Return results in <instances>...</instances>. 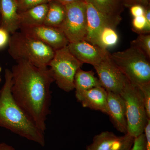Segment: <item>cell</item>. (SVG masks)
Here are the masks:
<instances>
[{
    "label": "cell",
    "mask_w": 150,
    "mask_h": 150,
    "mask_svg": "<svg viewBox=\"0 0 150 150\" xmlns=\"http://www.w3.org/2000/svg\"><path fill=\"white\" fill-rule=\"evenodd\" d=\"M11 71L14 99L45 133L50 114L51 86L54 80L49 68H39L25 60L16 61Z\"/></svg>",
    "instance_id": "6da1fadb"
},
{
    "label": "cell",
    "mask_w": 150,
    "mask_h": 150,
    "mask_svg": "<svg viewBox=\"0 0 150 150\" xmlns=\"http://www.w3.org/2000/svg\"><path fill=\"white\" fill-rule=\"evenodd\" d=\"M12 85L11 71L6 69L4 83L0 90V126L44 146L45 133L14 99L11 93Z\"/></svg>",
    "instance_id": "7a4b0ae2"
},
{
    "label": "cell",
    "mask_w": 150,
    "mask_h": 150,
    "mask_svg": "<svg viewBox=\"0 0 150 150\" xmlns=\"http://www.w3.org/2000/svg\"><path fill=\"white\" fill-rule=\"evenodd\" d=\"M8 53L15 61L25 60L39 68L48 67L55 50L45 43L21 32L12 34Z\"/></svg>",
    "instance_id": "3957f363"
},
{
    "label": "cell",
    "mask_w": 150,
    "mask_h": 150,
    "mask_svg": "<svg viewBox=\"0 0 150 150\" xmlns=\"http://www.w3.org/2000/svg\"><path fill=\"white\" fill-rule=\"evenodd\" d=\"M112 62L128 80L136 86L150 83V58L139 48L132 46L110 55Z\"/></svg>",
    "instance_id": "277c9868"
},
{
    "label": "cell",
    "mask_w": 150,
    "mask_h": 150,
    "mask_svg": "<svg viewBox=\"0 0 150 150\" xmlns=\"http://www.w3.org/2000/svg\"><path fill=\"white\" fill-rule=\"evenodd\" d=\"M126 107L127 133L135 138L143 134L148 119L142 93L137 86L128 81L120 93Z\"/></svg>",
    "instance_id": "5b68a950"
},
{
    "label": "cell",
    "mask_w": 150,
    "mask_h": 150,
    "mask_svg": "<svg viewBox=\"0 0 150 150\" xmlns=\"http://www.w3.org/2000/svg\"><path fill=\"white\" fill-rule=\"evenodd\" d=\"M83 64L71 53L68 46L56 50L48 67L54 81L66 92L74 89V80L77 71Z\"/></svg>",
    "instance_id": "8992f818"
},
{
    "label": "cell",
    "mask_w": 150,
    "mask_h": 150,
    "mask_svg": "<svg viewBox=\"0 0 150 150\" xmlns=\"http://www.w3.org/2000/svg\"><path fill=\"white\" fill-rule=\"evenodd\" d=\"M65 6L66 18L60 29L69 43L84 40L87 32L86 2L83 0Z\"/></svg>",
    "instance_id": "52a82bcc"
},
{
    "label": "cell",
    "mask_w": 150,
    "mask_h": 150,
    "mask_svg": "<svg viewBox=\"0 0 150 150\" xmlns=\"http://www.w3.org/2000/svg\"><path fill=\"white\" fill-rule=\"evenodd\" d=\"M110 55L93 67L101 86L107 92L120 94L129 80L112 62Z\"/></svg>",
    "instance_id": "ba28073f"
},
{
    "label": "cell",
    "mask_w": 150,
    "mask_h": 150,
    "mask_svg": "<svg viewBox=\"0 0 150 150\" xmlns=\"http://www.w3.org/2000/svg\"><path fill=\"white\" fill-rule=\"evenodd\" d=\"M86 2L87 32L84 40L97 46L98 35L103 28L106 26L116 28L122 20V18L103 13L90 3Z\"/></svg>",
    "instance_id": "9c48e42d"
},
{
    "label": "cell",
    "mask_w": 150,
    "mask_h": 150,
    "mask_svg": "<svg viewBox=\"0 0 150 150\" xmlns=\"http://www.w3.org/2000/svg\"><path fill=\"white\" fill-rule=\"evenodd\" d=\"M21 31L50 46L55 51L69 43L64 33L59 28L42 25L29 28H21Z\"/></svg>",
    "instance_id": "30bf717a"
},
{
    "label": "cell",
    "mask_w": 150,
    "mask_h": 150,
    "mask_svg": "<svg viewBox=\"0 0 150 150\" xmlns=\"http://www.w3.org/2000/svg\"><path fill=\"white\" fill-rule=\"evenodd\" d=\"M68 47L71 53L82 64L93 66L99 64L110 54L107 49L93 45L85 40L69 43Z\"/></svg>",
    "instance_id": "8fae6325"
},
{
    "label": "cell",
    "mask_w": 150,
    "mask_h": 150,
    "mask_svg": "<svg viewBox=\"0 0 150 150\" xmlns=\"http://www.w3.org/2000/svg\"><path fill=\"white\" fill-rule=\"evenodd\" d=\"M108 114L117 131L127 134L126 107L125 103L120 94L108 92Z\"/></svg>",
    "instance_id": "7c38bea8"
},
{
    "label": "cell",
    "mask_w": 150,
    "mask_h": 150,
    "mask_svg": "<svg viewBox=\"0 0 150 150\" xmlns=\"http://www.w3.org/2000/svg\"><path fill=\"white\" fill-rule=\"evenodd\" d=\"M76 98L83 107L108 114V92L102 86L75 93Z\"/></svg>",
    "instance_id": "4fadbf2b"
},
{
    "label": "cell",
    "mask_w": 150,
    "mask_h": 150,
    "mask_svg": "<svg viewBox=\"0 0 150 150\" xmlns=\"http://www.w3.org/2000/svg\"><path fill=\"white\" fill-rule=\"evenodd\" d=\"M1 25L10 34L20 29L19 13L17 0H0Z\"/></svg>",
    "instance_id": "5bb4252c"
},
{
    "label": "cell",
    "mask_w": 150,
    "mask_h": 150,
    "mask_svg": "<svg viewBox=\"0 0 150 150\" xmlns=\"http://www.w3.org/2000/svg\"><path fill=\"white\" fill-rule=\"evenodd\" d=\"M48 7V4H43L19 12L20 28H29L43 25Z\"/></svg>",
    "instance_id": "9a60e30c"
},
{
    "label": "cell",
    "mask_w": 150,
    "mask_h": 150,
    "mask_svg": "<svg viewBox=\"0 0 150 150\" xmlns=\"http://www.w3.org/2000/svg\"><path fill=\"white\" fill-rule=\"evenodd\" d=\"M48 4V11L43 25L61 28L66 18L65 6L56 0H53Z\"/></svg>",
    "instance_id": "2e32d148"
},
{
    "label": "cell",
    "mask_w": 150,
    "mask_h": 150,
    "mask_svg": "<svg viewBox=\"0 0 150 150\" xmlns=\"http://www.w3.org/2000/svg\"><path fill=\"white\" fill-rule=\"evenodd\" d=\"M75 93L88 90L97 86H101L98 78L93 71H85L80 68L77 71L74 80Z\"/></svg>",
    "instance_id": "e0dca14e"
},
{
    "label": "cell",
    "mask_w": 150,
    "mask_h": 150,
    "mask_svg": "<svg viewBox=\"0 0 150 150\" xmlns=\"http://www.w3.org/2000/svg\"><path fill=\"white\" fill-rule=\"evenodd\" d=\"M120 138L112 132H103L94 137L92 143L87 146L86 150H108Z\"/></svg>",
    "instance_id": "ac0fdd59"
},
{
    "label": "cell",
    "mask_w": 150,
    "mask_h": 150,
    "mask_svg": "<svg viewBox=\"0 0 150 150\" xmlns=\"http://www.w3.org/2000/svg\"><path fill=\"white\" fill-rule=\"evenodd\" d=\"M103 13L121 16L123 9L122 0H85Z\"/></svg>",
    "instance_id": "d6986e66"
},
{
    "label": "cell",
    "mask_w": 150,
    "mask_h": 150,
    "mask_svg": "<svg viewBox=\"0 0 150 150\" xmlns=\"http://www.w3.org/2000/svg\"><path fill=\"white\" fill-rule=\"evenodd\" d=\"M114 28L106 26L100 33L97 46L103 49L115 46L118 41V36Z\"/></svg>",
    "instance_id": "ffe728a7"
},
{
    "label": "cell",
    "mask_w": 150,
    "mask_h": 150,
    "mask_svg": "<svg viewBox=\"0 0 150 150\" xmlns=\"http://www.w3.org/2000/svg\"><path fill=\"white\" fill-rule=\"evenodd\" d=\"M131 45L139 48L150 58V34H140L135 40L131 41Z\"/></svg>",
    "instance_id": "44dd1931"
},
{
    "label": "cell",
    "mask_w": 150,
    "mask_h": 150,
    "mask_svg": "<svg viewBox=\"0 0 150 150\" xmlns=\"http://www.w3.org/2000/svg\"><path fill=\"white\" fill-rule=\"evenodd\" d=\"M134 138L126 134L120 137L119 139L113 146L107 150H126L129 147L132 146Z\"/></svg>",
    "instance_id": "7402d4cb"
},
{
    "label": "cell",
    "mask_w": 150,
    "mask_h": 150,
    "mask_svg": "<svg viewBox=\"0 0 150 150\" xmlns=\"http://www.w3.org/2000/svg\"><path fill=\"white\" fill-rule=\"evenodd\" d=\"M137 86L142 93L148 118L150 119V83Z\"/></svg>",
    "instance_id": "603a6c76"
},
{
    "label": "cell",
    "mask_w": 150,
    "mask_h": 150,
    "mask_svg": "<svg viewBox=\"0 0 150 150\" xmlns=\"http://www.w3.org/2000/svg\"><path fill=\"white\" fill-rule=\"evenodd\" d=\"M53 0H18L19 13L43 4H48Z\"/></svg>",
    "instance_id": "cb8c5ba5"
},
{
    "label": "cell",
    "mask_w": 150,
    "mask_h": 150,
    "mask_svg": "<svg viewBox=\"0 0 150 150\" xmlns=\"http://www.w3.org/2000/svg\"><path fill=\"white\" fill-rule=\"evenodd\" d=\"M132 30L140 34H144L146 27L147 23L144 15L133 18L132 22Z\"/></svg>",
    "instance_id": "d4e9b609"
},
{
    "label": "cell",
    "mask_w": 150,
    "mask_h": 150,
    "mask_svg": "<svg viewBox=\"0 0 150 150\" xmlns=\"http://www.w3.org/2000/svg\"><path fill=\"white\" fill-rule=\"evenodd\" d=\"M146 142L144 133L134 138V142L130 150H146Z\"/></svg>",
    "instance_id": "484cf974"
},
{
    "label": "cell",
    "mask_w": 150,
    "mask_h": 150,
    "mask_svg": "<svg viewBox=\"0 0 150 150\" xmlns=\"http://www.w3.org/2000/svg\"><path fill=\"white\" fill-rule=\"evenodd\" d=\"M10 34L6 30L0 26V50L8 45L11 37Z\"/></svg>",
    "instance_id": "4316f807"
},
{
    "label": "cell",
    "mask_w": 150,
    "mask_h": 150,
    "mask_svg": "<svg viewBox=\"0 0 150 150\" xmlns=\"http://www.w3.org/2000/svg\"><path fill=\"white\" fill-rule=\"evenodd\" d=\"M123 6L130 8L134 5H140L146 7L150 6V0H123Z\"/></svg>",
    "instance_id": "83f0119b"
},
{
    "label": "cell",
    "mask_w": 150,
    "mask_h": 150,
    "mask_svg": "<svg viewBox=\"0 0 150 150\" xmlns=\"http://www.w3.org/2000/svg\"><path fill=\"white\" fill-rule=\"evenodd\" d=\"M130 12L133 18L144 15L145 7L140 5H134L130 7Z\"/></svg>",
    "instance_id": "f1b7e54d"
},
{
    "label": "cell",
    "mask_w": 150,
    "mask_h": 150,
    "mask_svg": "<svg viewBox=\"0 0 150 150\" xmlns=\"http://www.w3.org/2000/svg\"><path fill=\"white\" fill-rule=\"evenodd\" d=\"M144 133L146 137V150H150V119H148L147 123L145 127Z\"/></svg>",
    "instance_id": "f546056e"
},
{
    "label": "cell",
    "mask_w": 150,
    "mask_h": 150,
    "mask_svg": "<svg viewBox=\"0 0 150 150\" xmlns=\"http://www.w3.org/2000/svg\"><path fill=\"white\" fill-rule=\"evenodd\" d=\"M145 18L146 21L147 25L144 34H150V6L145 7L144 13Z\"/></svg>",
    "instance_id": "4dcf8cb0"
},
{
    "label": "cell",
    "mask_w": 150,
    "mask_h": 150,
    "mask_svg": "<svg viewBox=\"0 0 150 150\" xmlns=\"http://www.w3.org/2000/svg\"><path fill=\"white\" fill-rule=\"evenodd\" d=\"M56 1L65 6L76 2L79 1H83V0H56Z\"/></svg>",
    "instance_id": "1f68e13d"
},
{
    "label": "cell",
    "mask_w": 150,
    "mask_h": 150,
    "mask_svg": "<svg viewBox=\"0 0 150 150\" xmlns=\"http://www.w3.org/2000/svg\"><path fill=\"white\" fill-rule=\"evenodd\" d=\"M0 150H15L14 148L11 146L5 144L0 143Z\"/></svg>",
    "instance_id": "d6a6232c"
},
{
    "label": "cell",
    "mask_w": 150,
    "mask_h": 150,
    "mask_svg": "<svg viewBox=\"0 0 150 150\" xmlns=\"http://www.w3.org/2000/svg\"><path fill=\"white\" fill-rule=\"evenodd\" d=\"M132 146H131L127 148V149H126V150H131V147H132Z\"/></svg>",
    "instance_id": "836d02e7"
},
{
    "label": "cell",
    "mask_w": 150,
    "mask_h": 150,
    "mask_svg": "<svg viewBox=\"0 0 150 150\" xmlns=\"http://www.w3.org/2000/svg\"><path fill=\"white\" fill-rule=\"evenodd\" d=\"M1 67L0 66V73H1Z\"/></svg>",
    "instance_id": "e575fe53"
},
{
    "label": "cell",
    "mask_w": 150,
    "mask_h": 150,
    "mask_svg": "<svg viewBox=\"0 0 150 150\" xmlns=\"http://www.w3.org/2000/svg\"><path fill=\"white\" fill-rule=\"evenodd\" d=\"M1 75H0V83H1Z\"/></svg>",
    "instance_id": "d590c367"
},
{
    "label": "cell",
    "mask_w": 150,
    "mask_h": 150,
    "mask_svg": "<svg viewBox=\"0 0 150 150\" xmlns=\"http://www.w3.org/2000/svg\"><path fill=\"white\" fill-rule=\"evenodd\" d=\"M122 1H123V0H122Z\"/></svg>",
    "instance_id": "8d00e7d4"
},
{
    "label": "cell",
    "mask_w": 150,
    "mask_h": 150,
    "mask_svg": "<svg viewBox=\"0 0 150 150\" xmlns=\"http://www.w3.org/2000/svg\"><path fill=\"white\" fill-rule=\"evenodd\" d=\"M17 1H18V0H17Z\"/></svg>",
    "instance_id": "74e56055"
}]
</instances>
